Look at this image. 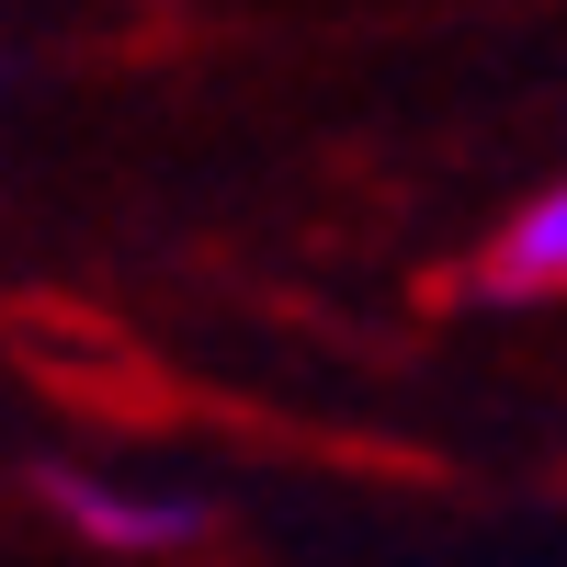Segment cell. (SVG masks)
Here are the masks:
<instances>
[{"label": "cell", "mask_w": 567, "mask_h": 567, "mask_svg": "<svg viewBox=\"0 0 567 567\" xmlns=\"http://www.w3.org/2000/svg\"><path fill=\"white\" fill-rule=\"evenodd\" d=\"M34 488H45V511H58L80 545H103V556H182V545L216 534V511L182 499V488H114V477H80V465H45Z\"/></svg>", "instance_id": "obj_1"}, {"label": "cell", "mask_w": 567, "mask_h": 567, "mask_svg": "<svg viewBox=\"0 0 567 567\" xmlns=\"http://www.w3.org/2000/svg\"><path fill=\"white\" fill-rule=\"evenodd\" d=\"M477 272H488V296H523V307H534V296H567V171L488 239Z\"/></svg>", "instance_id": "obj_2"}]
</instances>
